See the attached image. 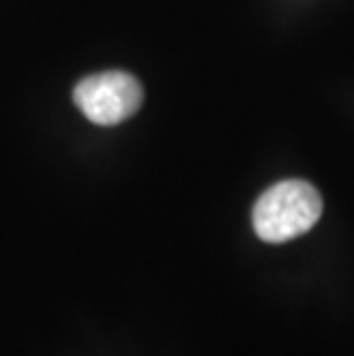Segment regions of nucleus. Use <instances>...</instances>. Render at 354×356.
<instances>
[{
    "label": "nucleus",
    "mask_w": 354,
    "mask_h": 356,
    "mask_svg": "<svg viewBox=\"0 0 354 356\" xmlns=\"http://www.w3.org/2000/svg\"><path fill=\"white\" fill-rule=\"evenodd\" d=\"M74 104L90 122L115 127L129 120L143 104V86L127 72H102L74 88Z\"/></svg>",
    "instance_id": "2"
},
{
    "label": "nucleus",
    "mask_w": 354,
    "mask_h": 356,
    "mask_svg": "<svg viewBox=\"0 0 354 356\" xmlns=\"http://www.w3.org/2000/svg\"><path fill=\"white\" fill-rule=\"evenodd\" d=\"M320 214L322 198L311 181L283 179L255 200L253 230L267 244H283L311 230Z\"/></svg>",
    "instance_id": "1"
}]
</instances>
